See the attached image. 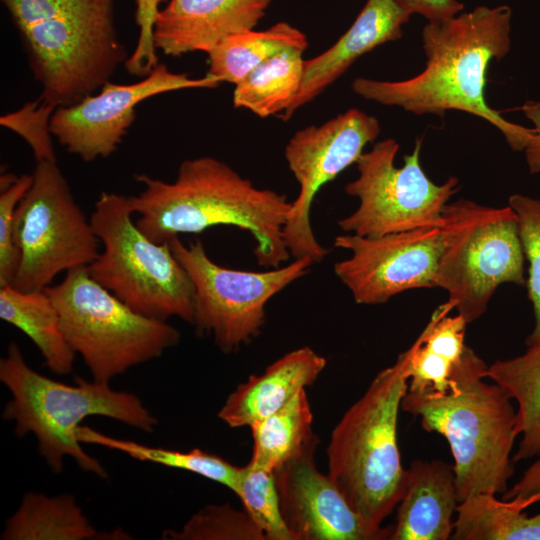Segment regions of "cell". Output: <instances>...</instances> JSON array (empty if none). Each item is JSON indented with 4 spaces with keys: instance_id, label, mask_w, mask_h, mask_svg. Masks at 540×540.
Listing matches in <instances>:
<instances>
[{
    "instance_id": "cell-5",
    "label": "cell",
    "mask_w": 540,
    "mask_h": 540,
    "mask_svg": "<svg viewBox=\"0 0 540 540\" xmlns=\"http://www.w3.org/2000/svg\"><path fill=\"white\" fill-rule=\"evenodd\" d=\"M0 380L11 395L3 419L15 422L17 436L36 437L38 451L53 473H61L64 458L70 456L82 470L107 478L102 464L84 451L77 438L78 427L89 416L108 417L147 433L158 423L133 393L79 376L75 385H68L40 374L27 364L14 341L0 360Z\"/></svg>"
},
{
    "instance_id": "cell-6",
    "label": "cell",
    "mask_w": 540,
    "mask_h": 540,
    "mask_svg": "<svg viewBox=\"0 0 540 540\" xmlns=\"http://www.w3.org/2000/svg\"><path fill=\"white\" fill-rule=\"evenodd\" d=\"M408 357L406 350L374 377L335 426L327 446V474L374 529L383 528L406 485L397 422L408 389Z\"/></svg>"
},
{
    "instance_id": "cell-2",
    "label": "cell",
    "mask_w": 540,
    "mask_h": 540,
    "mask_svg": "<svg viewBox=\"0 0 540 540\" xmlns=\"http://www.w3.org/2000/svg\"><path fill=\"white\" fill-rule=\"evenodd\" d=\"M142 191L128 196L137 227L150 240L169 243L180 234L218 225L248 231L256 240L258 265L277 268L291 257L283 240L292 202L284 194L256 187L228 164L201 156L184 160L174 181L146 174Z\"/></svg>"
},
{
    "instance_id": "cell-31",
    "label": "cell",
    "mask_w": 540,
    "mask_h": 540,
    "mask_svg": "<svg viewBox=\"0 0 540 540\" xmlns=\"http://www.w3.org/2000/svg\"><path fill=\"white\" fill-rule=\"evenodd\" d=\"M508 202L516 213L524 255L529 263L525 286L534 313V327L526 339L530 346L540 342V199L513 194Z\"/></svg>"
},
{
    "instance_id": "cell-12",
    "label": "cell",
    "mask_w": 540,
    "mask_h": 540,
    "mask_svg": "<svg viewBox=\"0 0 540 540\" xmlns=\"http://www.w3.org/2000/svg\"><path fill=\"white\" fill-rule=\"evenodd\" d=\"M169 245L194 285L192 324L226 353L260 333L267 302L314 264L304 257L261 272L238 270L215 263L200 241L185 245L176 237Z\"/></svg>"
},
{
    "instance_id": "cell-11",
    "label": "cell",
    "mask_w": 540,
    "mask_h": 540,
    "mask_svg": "<svg viewBox=\"0 0 540 540\" xmlns=\"http://www.w3.org/2000/svg\"><path fill=\"white\" fill-rule=\"evenodd\" d=\"M422 140L417 139L402 167L394 164L399 144L387 138L363 152L356 162L358 177L345 192L359 199V206L337 224L341 230L360 236L418 228L443 227V211L459 190V181L450 177L442 185L427 177L419 161Z\"/></svg>"
},
{
    "instance_id": "cell-24",
    "label": "cell",
    "mask_w": 540,
    "mask_h": 540,
    "mask_svg": "<svg viewBox=\"0 0 540 540\" xmlns=\"http://www.w3.org/2000/svg\"><path fill=\"white\" fill-rule=\"evenodd\" d=\"M307 47L305 33L285 21L260 31L247 30L224 39L208 53L207 74L236 85L275 54Z\"/></svg>"
},
{
    "instance_id": "cell-26",
    "label": "cell",
    "mask_w": 540,
    "mask_h": 540,
    "mask_svg": "<svg viewBox=\"0 0 540 540\" xmlns=\"http://www.w3.org/2000/svg\"><path fill=\"white\" fill-rule=\"evenodd\" d=\"M313 414L305 389L285 406L250 426L253 452L249 463L275 472L314 435Z\"/></svg>"
},
{
    "instance_id": "cell-21",
    "label": "cell",
    "mask_w": 540,
    "mask_h": 540,
    "mask_svg": "<svg viewBox=\"0 0 540 540\" xmlns=\"http://www.w3.org/2000/svg\"><path fill=\"white\" fill-rule=\"evenodd\" d=\"M0 318L35 344L51 372L65 375L72 371L76 353L64 336L45 289L26 292L9 285L0 287Z\"/></svg>"
},
{
    "instance_id": "cell-35",
    "label": "cell",
    "mask_w": 540,
    "mask_h": 540,
    "mask_svg": "<svg viewBox=\"0 0 540 540\" xmlns=\"http://www.w3.org/2000/svg\"><path fill=\"white\" fill-rule=\"evenodd\" d=\"M163 0H136L135 21L139 35L133 52L124 64L134 76L145 77L159 63L154 44V26Z\"/></svg>"
},
{
    "instance_id": "cell-36",
    "label": "cell",
    "mask_w": 540,
    "mask_h": 540,
    "mask_svg": "<svg viewBox=\"0 0 540 540\" xmlns=\"http://www.w3.org/2000/svg\"><path fill=\"white\" fill-rule=\"evenodd\" d=\"M410 15L424 16L429 22L447 19L457 15L464 5L457 0H394Z\"/></svg>"
},
{
    "instance_id": "cell-17",
    "label": "cell",
    "mask_w": 540,
    "mask_h": 540,
    "mask_svg": "<svg viewBox=\"0 0 540 540\" xmlns=\"http://www.w3.org/2000/svg\"><path fill=\"white\" fill-rule=\"evenodd\" d=\"M271 0H169L154 26V44L167 56L209 53L224 39L254 29Z\"/></svg>"
},
{
    "instance_id": "cell-32",
    "label": "cell",
    "mask_w": 540,
    "mask_h": 540,
    "mask_svg": "<svg viewBox=\"0 0 540 540\" xmlns=\"http://www.w3.org/2000/svg\"><path fill=\"white\" fill-rule=\"evenodd\" d=\"M55 109L38 98L15 112L3 115L0 124L28 143L36 161H56L50 131V120Z\"/></svg>"
},
{
    "instance_id": "cell-16",
    "label": "cell",
    "mask_w": 540,
    "mask_h": 540,
    "mask_svg": "<svg viewBox=\"0 0 540 540\" xmlns=\"http://www.w3.org/2000/svg\"><path fill=\"white\" fill-rule=\"evenodd\" d=\"M318 437L274 472L283 520L295 540L390 539L393 525L374 529L315 464Z\"/></svg>"
},
{
    "instance_id": "cell-38",
    "label": "cell",
    "mask_w": 540,
    "mask_h": 540,
    "mask_svg": "<svg viewBox=\"0 0 540 540\" xmlns=\"http://www.w3.org/2000/svg\"><path fill=\"white\" fill-rule=\"evenodd\" d=\"M525 116L534 124V134L524 149L530 173L540 172V103L528 101L522 107Z\"/></svg>"
},
{
    "instance_id": "cell-22",
    "label": "cell",
    "mask_w": 540,
    "mask_h": 540,
    "mask_svg": "<svg viewBox=\"0 0 540 540\" xmlns=\"http://www.w3.org/2000/svg\"><path fill=\"white\" fill-rule=\"evenodd\" d=\"M486 377L517 403L516 426L521 440L513 462L540 455V342L514 358L497 360Z\"/></svg>"
},
{
    "instance_id": "cell-20",
    "label": "cell",
    "mask_w": 540,
    "mask_h": 540,
    "mask_svg": "<svg viewBox=\"0 0 540 540\" xmlns=\"http://www.w3.org/2000/svg\"><path fill=\"white\" fill-rule=\"evenodd\" d=\"M458 504L453 465L440 460L413 461L390 539L451 538Z\"/></svg>"
},
{
    "instance_id": "cell-10",
    "label": "cell",
    "mask_w": 540,
    "mask_h": 540,
    "mask_svg": "<svg viewBox=\"0 0 540 540\" xmlns=\"http://www.w3.org/2000/svg\"><path fill=\"white\" fill-rule=\"evenodd\" d=\"M32 184L18 204L14 239L20 262L11 283L20 291L44 290L61 272L88 267L100 241L76 202L56 161H36Z\"/></svg>"
},
{
    "instance_id": "cell-4",
    "label": "cell",
    "mask_w": 540,
    "mask_h": 540,
    "mask_svg": "<svg viewBox=\"0 0 540 540\" xmlns=\"http://www.w3.org/2000/svg\"><path fill=\"white\" fill-rule=\"evenodd\" d=\"M18 31L39 98L72 105L111 81L129 54L114 0H1Z\"/></svg>"
},
{
    "instance_id": "cell-18",
    "label": "cell",
    "mask_w": 540,
    "mask_h": 540,
    "mask_svg": "<svg viewBox=\"0 0 540 540\" xmlns=\"http://www.w3.org/2000/svg\"><path fill=\"white\" fill-rule=\"evenodd\" d=\"M410 14L394 0H367L350 28L327 50L304 61L302 82L291 106L279 117L286 121L342 76L362 55L402 37Z\"/></svg>"
},
{
    "instance_id": "cell-8",
    "label": "cell",
    "mask_w": 540,
    "mask_h": 540,
    "mask_svg": "<svg viewBox=\"0 0 540 540\" xmlns=\"http://www.w3.org/2000/svg\"><path fill=\"white\" fill-rule=\"evenodd\" d=\"M45 291L67 342L96 382L109 384L180 340L175 327L131 309L94 280L87 267L67 271L61 282Z\"/></svg>"
},
{
    "instance_id": "cell-29",
    "label": "cell",
    "mask_w": 540,
    "mask_h": 540,
    "mask_svg": "<svg viewBox=\"0 0 540 540\" xmlns=\"http://www.w3.org/2000/svg\"><path fill=\"white\" fill-rule=\"evenodd\" d=\"M235 494L266 540H295L281 514L274 472L248 463L241 467Z\"/></svg>"
},
{
    "instance_id": "cell-27",
    "label": "cell",
    "mask_w": 540,
    "mask_h": 540,
    "mask_svg": "<svg viewBox=\"0 0 540 540\" xmlns=\"http://www.w3.org/2000/svg\"><path fill=\"white\" fill-rule=\"evenodd\" d=\"M472 495L457 506L455 540H540V513L527 516L511 500Z\"/></svg>"
},
{
    "instance_id": "cell-9",
    "label": "cell",
    "mask_w": 540,
    "mask_h": 540,
    "mask_svg": "<svg viewBox=\"0 0 540 540\" xmlns=\"http://www.w3.org/2000/svg\"><path fill=\"white\" fill-rule=\"evenodd\" d=\"M443 216L435 286L448 293L468 324L484 314L498 286L526 284L517 216L509 205L495 208L466 199L447 204Z\"/></svg>"
},
{
    "instance_id": "cell-19",
    "label": "cell",
    "mask_w": 540,
    "mask_h": 540,
    "mask_svg": "<svg viewBox=\"0 0 540 540\" xmlns=\"http://www.w3.org/2000/svg\"><path fill=\"white\" fill-rule=\"evenodd\" d=\"M326 359L310 347L288 352L260 375H251L227 397L218 418L229 427L251 426L285 406L298 392L313 384Z\"/></svg>"
},
{
    "instance_id": "cell-14",
    "label": "cell",
    "mask_w": 540,
    "mask_h": 540,
    "mask_svg": "<svg viewBox=\"0 0 540 540\" xmlns=\"http://www.w3.org/2000/svg\"><path fill=\"white\" fill-rule=\"evenodd\" d=\"M222 82L206 74L192 78L158 65L145 77L130 84L106 82L80 101L55 109L51 134L73 155L86 162L107 158L122 143L136 117V107L146 99L182 89H212Z\"/></svg>"
},
{
    "instance_id": "cell-3",
    "label": "cell",
    "mask_w": 540,
    "mask_h": 540,
    "mask_svg": "<svg viewBox=\"0 0 540 540\" xmlns=\"http://www.w3.org/2000/svg\"><path fill=\"white\" fill-rule=\"evenodd\" d=\"M487 367L466 346L453 368L450 390L407 389L401 401V409L420 418L424 430L449 443L459 503L476 494L505 493L514 474L516 410L497 383L485 381Z\"/></svg>"
},
{
    "instance_id": "cell-23",
    "label": "cell",
    "mask_w": 540,
    "mask_h": 540,
    "mask_svg": "<svg viewBox=\"0 0 540 540\" xmlns=\"http://www.w3.org/2000/svg\"><path fill=\"white\" fill-rule=\"evenodd\" d=\"M96 529L74 496H47L29 492L16 512L5 522L3 540H86Z\"/></svg>"
},
{
    "instance_id": "cell-39",
    "label": "cell",
    "mask_w": 540,
    "mask_h": 540,
    "mask_svg": "<svg viewBox=\"0 0 540 540\" xmlns=\"http://www.w3.org/2000/svg\"><path fill=\"white\" fill-rule=\"evenodd\" d=\"M538 502H540V493L528 498L523 503H521L520 506L522 509H526L528 506L538 503Z\"/></svg>"
},
{
    "instance_id": "cell-1",
    "label": "cell",
    "mask_w": 540,
    "mask_h": 540,
    "mask_svg": "<svg viewBox=\"0 0 540 540\" xmlns=\"http://www.w3.org/2000/svg\"><path fill=\"white\" fill-rule=\"evenodd\" d=\"M511 17L507 5L478 6L430 21L422 30L427 61L420 74L403 81L358 77L352 90L366 100L399 106L416 115L443 117L448 110L473 114L499 129L514 151H524L534 128L509 122L484 98L490 61L502 59L510 50Z\"/></svg>"
},
{
    "instance_id": "cell-30",
    "label": "cell",
    "mask_w": 540,
    "mask_h": 540,
    "mask_svg": "<svg viewBox=\"0 0 540 540\" xmlns=\"http://www.w3.org/2000/svg\"><path fill=\"white\" fill-rule=\"evenodd\" d=\"M163 539L172 540H266L246 510L230 504H210L194 515L182 529L163 532Z\"/></svg>"
},
{
    "instance_id": "cell-13",
    "label": "cell",
    "mask_w": 540,
    "mask_h": 540,
    "mask_svg": "<svg viewBox=\"0 0 540 540\" xmlns=\"http://www.w3.org/2000/svg\"><path fill=\"white\" fill-rule=\"evenodd\" d=\"M380 133L378 120L351 108L320 124L298 130L288 141L284 157L299 184L292 202L283 240L293 259L309 258L314 264L328 253L313 233L311 207L319 190L352 164L365 146Z\"/></svg>"
},
{
    "instance_id": "cell-33",
    "label": "cell",
    "mask_w": 540,
    "mask_h": 540,
    "mask_svg": "<svg viewBox=\"0 0 540 540\" xmlns=\"http://www.w3.org/2000/svg\"><path fill=\"white\" fill-rule=\"evenodd\" d=\"M32 174H23L0 193V287L11 285L20 262L14 239V220L18 204L32 184Z\"/></svg>"
},
{
    "instance_id": "cell-15",
    "label": "cell",
    "mask_w": 540,
    "mask_h": 540,
    "mask_svg": "<svg viewBox=\"0 0 540 540\" xmlns=\"http://www.w3.org/2000/svg\"><path fill=\"white\" fill-rule=\"evenodd\" d=\"M334 246L351 252L334 273L358 304L374 305L417 288H433L443 248V228L429 227L380 236L338 235Z\"/></svg>"
},
{
    "instance_id": "cell-34",
    "label": "cell",
    "mask_w": 540,
    "mask_h": 540,
    "mask_svg": "<svg viewBox=\"0 0 540 540\" xmlns=\"http://www.w3.org/2000/svg\"><path fill=\"white\" fill-rule=\"evenodd\" d=\"M407 351L408 390L444 393L451 389L456 363L426 348L420 336Z\"/></svg>"
},
{
    "instance_id": "cell-25",
    "label": "cell",
    "mask_w": 540,
    "mask_h": 540,
    "mask_svg": "<svg viewBox=\"0 0 540 540\" xmlns=\"http://www.w3.org/2000/svg\"><path fill=\"white\" fill-rule=\"evenodd\" d=\"M300 49L290 48L270 57L235 85L233 104L261 118L280 115L299 92L304 59Z\"/></svg>"
},
{
    "instance_id": "cell-28",
    "label": "cell",
    "mask_w": 540,
    "mask_h": 540,
    "mask_svg": "<svg viewBox=\"0 0 540 540\" xmlns=\"http://www.w3.org/2000/svg\"><path fill=\"white\" fill-rule=\"evenodd\" d=\"M77 438L81 443L94 444L127 454L133 459L152 462L195 473L206 479L224 485L235 493L241 467L232 465L223 458L192 449L188 452L175 451L160 447H151L130 440L105 435L88 426L80 425Z\"/></svg>"
},
{
    "instance_id": "cell-37",
    "label": "cell",
    "mask_w": 540,
    "mask_h": 540,
    "mask_svg": "<svg viewBox=\"0 0 540 540\" xmlns=\"http://www.w3.org/2000/svg\"><path fill=\"white\" fill-rule=\"evenodd\" d=\"M539 493L540 458L525 470L520 480L502 494V500H511L520 506L525 500Z\"/></svg>"
},
{
    "instance_id": "cell-7",
    "label": "cell",
    "mask_w": 540,
    "mask_h": 540,
    "mask_svg": "<svg viewBox=\"0 0 540 540\" xmlns=\"http://www.w3.org/2000/svg\"><path fill=\"white\" fill-rule=\"evenodd\" d=\"M129 197L102 192L90 216L102 251L87 267L91 277L131 309L193 323L194 285L169 243L150 240L132 220Z\"/></svg>"
}]
</instances>
